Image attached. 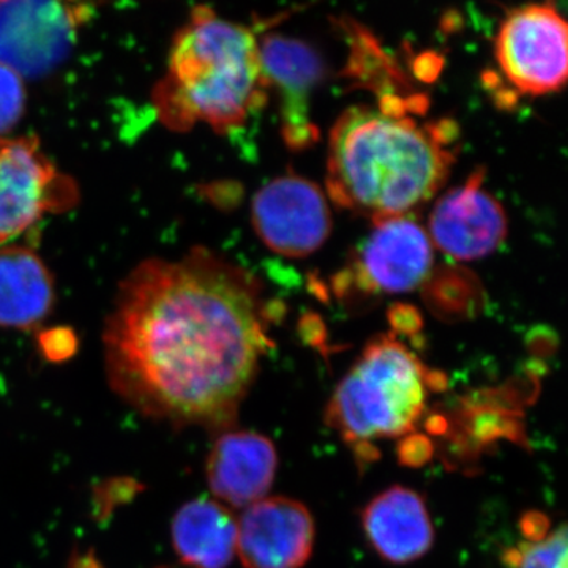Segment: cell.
<instances>
[{
    "instance_id": "1",
    "label": "cell",
    "mask_w": 568,
    "mask_h": 568,
    "mask_svg": "<svg viewBox=\"0 0 568 568\" xmlns=\"http://www.w3.org/2000/svg\"><path fill=\"white\" fill-rule=\"evenodd\" d=\"M256 276L193 250L151 260L123 282L103 332L108 381L142 416L222 425L274 346Z\"/></svg>"
},
{
    "instance_id": "2",
    "label": "cell",
    "mask_w": 568,
    "mask_h": 568,
    "mask_svg": "<svg viewBox=\"0 0 568 568\" xmlns=\"http://www.w3.org/2000/svg\"><path fill=\"white\" fill-rule=\"evenodd\" d=\"M454 132V123L418 121L396 99L349 108L328 140V196L375 223L405 216L446 183Z\"/></svg>"
},
{
    "instance_id": "3",
    "label": "cell",
    "mask_w": 568,
    "mask_h": 568,
    "mask_svg": "<svg viewBox=\"0 0 568 568\" xmlns=\"http://www.w3.org/2000/svg\"><path fill=\"white\" fill-rule=\"evenodd\" d=\"M252 29L197 7L178 32L164 78L153 91L160 121L183 132L241 129L267 99L260 41Z\"/></svg>"
},
{
    "instance_id": "4",
    "label": "cell",
    "mask_w": 568,
    "mask_h": 568,
    "mask_svg": "<svg viewBox=\"0 0 568 568\" xmlns=\"http://www.w3.org/2000/svg\"><path fill=\"white\" fill-rule=\"evenodd\" d=\"M428 386L417 355L392 336H381L336 388L328 424L354 444L406 435L424 414Z\"/></svg>"
},
{
    "instance_id": "5",
    "label": "cell",
    "mask_w": 568,
    "mask_h": 568,
    "mask_svg": "<svg viewBox=\"0 0 568 568\" xmlns=\"http://www.w3.org/2000/svg\"><path fill=\"white\" fill-rule=\"evenodd\" d=\"M497 65L525 95L558 92L567 81L568 29L552 3L510 11L495 43Z\"/></svg>"
},
{
    "instance_id": "6",
    "label": "cell",
    "mask_w": 568,
    "mask_h": 568,
    "mask_svg": "<svg viewBox=\"0 0 568 568\" xmlns=\"http://www.w3.org/2000/svg\"><path fill=\"white\" fill-rule=\"evenodd\" d=\"M74 200V186L52 166L36 138H0V245Z\"/></svg>"
},
{
    "instance_id": "7",
    "label": "cell",
    "mask_w": 568,
    "mask_h": 568,
    "mask_svg": "<svg viewBox=\"0 0 568 568\" xmlns=\"http://www.w3.org/2000/svg\"><path fill=\"white\" fill-rule=\"evenodd\" d=\"M89 7L9 0L0 2V63L24 78L43 77L73 47Z\"/></svg>"
},
{
    "instance_id": "8",
    "label": "cell",
    "mask_w": 568,
    "mask_h": 568,
    "mask_svg": "<svg viewBox=\"0 0 568 568\" xmlns=\"http://www.w3.org/2000/svg\"><path fill=\"white\" fill-rule=\"evenodd\" d=\"M253 226L276 254L305 257L327 241L332 230L328 201L320 186L297 174H284L256 193Z\"/></svg>"
},
{
    "instance_id": "9",
    "label": "cell",
    "mask_w": 568,
    "mask_h": 568,
    "mask_svg": "<svg viewBox=\"0 0 568 568\" xmlns=\"http://www.w3.org/2000/svg\"><path fill=\"white\" fill-rule=\"evenodd\" d=\"M362 245L354 282L366 294H398L416 290L428 278L435 261L428 233L407 216L383 220Z\"/></svg>"
},
{
    "instance_id": "10",
    "label": "cell",
    "mask_w": 568,
    "mask_h": 568,
    "mask_svg": "<svg viewBox=\"0 0 568 568\" xmlns=\"http://www.w3.org/2000/svg\"><path fill=\"white\" fill-rule=\"evenodd\" d=\"M484 181L485 170L478 168L469 181L444 194L429 216V239L455 260H480L506 241V211Z\"/></svg>"
},
{
    "instance_id": "11",
    "label": "cell",
    "mask_w": 568,
    "mask_h": 568,
    "mask_svg": "<svg viewBox=\"0 0 568 568\" xmlns=\"http://www.w3.org/2000/svg\"><path fill=\"white\" fill-rule=\"evenodd\" d=\"M315 532L304 504L264 497L237 521V555L245 568H302L312 556Z\"/></svg>"
},
{
    "instance_id": "12",
    "label": "cell",
    "mask_w": 568,
    "mask_h": 568,
    "mask_svg": "<svg viewBox=\"0 0 568 568\" xmlns=\"http://www.w3.org/2000/svg\"><path fill=\"white\" fill-rule=\"evenodd\" d=\"M260 41L261 69L267 91L275 89L282 102L283 136L294 151L308 148L317 138L310 121V102L323 80L324 63L304 41L265 36Z\"/></svg>"
},
{
    "instance_id": "13",
    "label": "cell",
    "mask_w": 568,
    "mask_h": 568,
    "mask_svg": "<svg viewBox=\"0 0 568 568\" xmlns=\"http://www.w3.org/2000/svg\"><path fill=\"white\" fill-rule=\"evenodd\" d=\"M276 466V450L267 437L253 432L224 433L207 458L209 487L227 506L246 508L267 495Z\"/></svg>"
},
{
    "instance_id": "14",
    "label": "cell",
    "mask_w": 568,
    "mask_h": 568,
    "mask_svg": "<svg viewBox=\"0 0 568 568\" xmlns=\"http://www.w3.org/2000/svg\"><path fill=\"white\" fill-rule=\"evenodd\" d=\"M362 523L377 555L392 564L420 559L435 540L424 497L405 487H394L376 496L365 507Z\"/></svg>"
},
{
    "instance_id": "15",
    "label": "cell",
    "mask_w": 568,
    "mask_h": 568,
    "mask_svg": "<svg viewBox=\"0 0 568 568\" xmlns=\"http://www.w3.org/2000/svg\"><path fill=\"white\" fill-rule=\"evenodd\" d=\"M54 286L39 254L0 245V327L31 328L51 312Z\"/></svg>"
},
{
    "instance_id": "16",
    "label": "cell",
    "mask_w": 568,
    "mask_h": 568,
    "mask_svg": "<svg viewBox=\"0 0 568 568\" xmlns=\"http://www.w3.org/2000/svg\"><path fill=\"white\" fill-rule=\"evenodd\" d=\"M173 544L194 568H226L237 552V521L219 500L200 497L175 514Z\"/></svg>"
},
{
    "instance_id": "17",
    "label": "cell",
    "mask_w": 568,
    "mask_h": 568,
    "mask_svg": "<svg viewBox=\"0 0 568 568\" xmlns=\"http://www.w3.org/2000/svg\"><path fill=\"white\" fill-rule=\"evenodd\" d=\"M510 568H567V529L528 537V541L507 552Z\"/></svg>"
},
{
    "instance_id": "18",
    "label": "cell",
    "mask_w": 568,
    "mask_h": 568,
    "mask_svg": "<svg viewBox=\"0 0 568 568\" xmlns=\"http://www.w3.org/2000/svg\"><path fill=\"white\" fill-rule=\"evenodd\" d=\"M24 108V81L20 74L0 63V138H6L20 122Z\"/></svg>"
},
{
    "instance_id": "19",
    "label": "cell",
    "mask_w": 568,
    "mask_h": 568,
    "mask_svg": "<svg viewBox=\"0 0 568 568\" xmlns=\"http://www.w3.org/2000/svg\"><path fill=\"white\" fill-rule=\"evenodd\" d=\"M71 568H102L100 567L99 560L93 556H81V558L74 559L73 567Z\"/></svg>"
}]
</instances>
